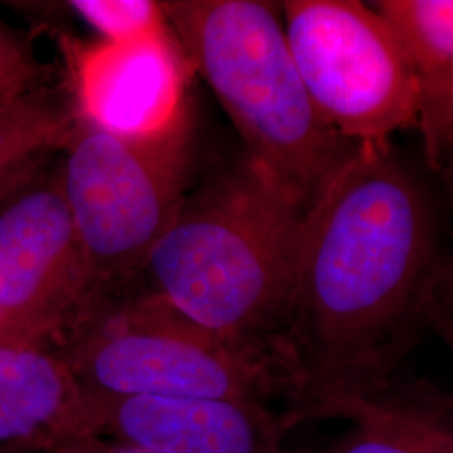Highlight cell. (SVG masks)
Wrapping results in <instances>:
<instances>
[{"mask_svg": "<svg viewBox=\"0 0 453 453\" xmlns=\"http://www.w3.org/2000/svg\"><path fill=\"white\" fill-rule=\"evenodd\" d=\"M440 264L428 200L396 150L357 143L304 213L284 341L299 389L286 428L405 370Z\"/></svg>", "mask_w": 453, "mask_h": 453, "instance_id": "6da1fadb", "label": "cell"}, {"mask_svg": "<svg viewBox=\"0 0 453 453\" xmlns=\"http://www.w3.org/2000/svg\"><path fill=\"white\" fill-rule=\"evenodd\" d=\"M306 205L247 155L187 195L146 260V292L226 340L277 348Z\"/></svg>", "mask_w": 453, "mask_h": 453, "instance_id": "7a4b0ae2", "label": "cell"}, {"mask_svg": "<svg viewBox=\"0 0 453 453\" xmlns=\"http://www.w3.org/2000/svg\"><path fill=\"white\" fill-rule=\"evenodd\" d=\"M162 9L187 63L242 136L247 157L309 209L357 143L318 113L292 58L280 5L168 0Z\"/></svg>", "mask_w": 453, "mask_h": 453, "instance_id": "3957f363", "label": "cell"}, {"mask_svg": "<svg viewBox=\"0 0 453 453\" xmlns=\"http://www.w3.org/2000/svg\"><path fill=\"white\" fill-rule=\"evenodd\" d=\"M58 351L95 395L288 403L299 388L286 351L213 334L146 291L99 304Z\"/></svg>", "mask_w": 453, "mask_h": 453, "instance_id": "277c9868", "label": "cell"}, {"mask_svg": "<svg viewBox=\"0 0 453 453\" xmlns=\"http://www.w3.org/2000/svg\"><path fill=\"white\" fill-rule=\"evenodd\" d=\"M188 113L166 130L125 136L78 116L58 179L97 301L125 296L187 198Z\"/></svg>", "mask_w": 453, "mask_h": 453, "instance_id": "5b68a950", "label": "cell"}, {"mask_svg": "<svg viewBox=\"0 0 453 453\" xmlns=\"http://www.w3.org/2000/svg\"><path fill=\"white\" fill-rule=\"evenodd\" d=\"M292 58L316 110L342 138L383 142L418 130V88L400 35L372 4H279Z\"/></svg>", "mask_w": 453, "mask_h": 453, "instance_id": "8992f818", "label": "cell"}, {"mask_svg": "<svg viewBox=\"0 0 453 453\" xmlns=\"http://www.w3.org/2000/svg\"><path fill=\"white\" fill-rule=\"evenodd\" d=\"M99 304L58 172L0 202V321L11 340L58 349Z\"/></svg>", "mask_w": 453, "mask_h": 453, "instance_id": "52a82bcc", "label": "cell"}, {"mask_svg": "<svg viewBox=\"0 0 453 453\" xmlns=\"http://www.w3.org/2000/svg\"><path fill=\"white\" fill-rule=\"evenodd\" d=\"M59 48L78 116L97 128L146 136L166 130L187 114L190 65L172 31L96 44L59 34Z\"/></svg>", "mask_w": 453, "mask_h": 453, "instance_id": "ba28073f", "label": "cell"}, {"mask_svg": "<svg viewBox=\"0 0 453 453\" xmlns=\"http://www.w3.org/2000/svg\"><path fill=\"white\" fill-rule=\"evenodd\" d=\"M88 393V391H86ZM97 435L157 453H303L280 411L235 398H123L88 393Z\"/></svg>", "mask_w": 453, "mask_h": 453, "instance_id": "9c48e42d", "label": "cell"}, {"mask_svg": "<svg viewBox=\"0 0 453 453\" xmlns=\"http://www.w3.org/2000/svg\"><path fill=\"white\" fill-rule=\"evenodd\" d=\"M97 435L89 396L58 349L0 340V453H52Z\"/></svg>", "mask_w": 453, "mask_h": 453, "instance_id": "30bf717a", "label": "cell"}, {"mask_svg": "<svg viewBox=\"0 0 453 453\" xmlns=\"http://www.w3.org/2000/svg\"><path fill=\"white\" fill-rule=\"evenodd\" d=\"M314 420L351 423L321 453H453L452 393L406 370L376 388L326 402Z\"/></svg>", "mask_w": 453, "mask_h": 453, "instance_id": "8fae6325", "label": "cell"}, {"mask_svg": "<svg viewBox=\"0 0 453 453\" xmlns=\"http://www.w3.org/2000/svg\"><path fill=\"white\" fill-rule=\"evenodd\" d=\"M400 35L418 88V130L428 168L453 196V0H376Z\"/></svg>", "mask_w": 453, "mask_h": 453, "instance_id": "7c38bea8", "label": "cell"}, {"mask_svg": "<svg viewBox=\"0 0 453 453\" xmlns=\"http://www.w3.org/2000/svg\"><path fill=\"white\" fill-rule=\"evenodd\" d=\"M76 121L67 84H54L41 65L0 82V202L31 181L46 155L63 151Z\"/></svg>", "mask_w": 453, "mask_h": 453, "instance_id": "4fadbf2b", "label": "cell"}, {"mask_svg": "<svg viewBox=\"0 0 453 453\" xmlns=\"http://www.w3.org/2000/svg\"><path fill=\"white\" fill-rule=\"evenodd\" d=\"M54 5L78 17L108 42L138 41L170 31L162 2L69 0Z\"/></svg>", "mask_w": 453, "mask_h": 453, "instance_id": "5bb4252c", "label": "cell"}, {"mask_svg": "<svg viewBox=\"0 0 453 453\" xmlns=\"http://www.w3.org/2000/svg\"><path fill=\"white\" fill-rule=\"evenodd\" d=\"M37 67L39 65L27 44L4 22H0V82L29 74Z\"/></svg>", "mask_w": 453, "mask_h": 453, "instance_id": "9a60e30c", "label": "cell"}, {"mask_svg": "<svg viewBox=\"0 0 453 453\" xmlns=\"http://www.w3.org/2000/svg\"><path fill=\"white\" fill-rule=\"evenodd\" d=\"M52 453H157L142 447L101 435L71 438L58 445Z\"/></svg>", "mask_w": 453, "mask_h": 453, "instance_id": "2e32d148", "label": "cell"}, {"mask_svg": "<svg viewBox=\"0 0 453 453\" xmlns=\"http://www.w3.org/2000/svg\"><path fill=\"white\" fill-rule=\"evenodd\" d=\"M423 327L435 333L443 344L447 346L453 365V314L443 308L434 294H430L425 301L423 308ZM453 396V389L450 391Z\"/></svg>", "mask_w": 453, "mask_h": 453, "instance_id": "e0dca14e", "label": "cell"}, {"mask_svg": "<svg viewBox=\"0 0 453 453\" xmlns=\"http://www.w3.org/2000/svg\"><path fill=\"white\" fill-rule=\"evenodd\" d=\"M434 294L438 303L453 314V257L445 264H440Z\"/></svg>", "mask_w": 453, "mask_h": 453, "instance_id": "ac0fdd59", "label": "cell"}, {"mask_svg": "<svg viewBox=\"0 0 453 453\" xmlns=\"http://www.w3.org/2000/svg\"><path fill=\"white\" fill-rule=\"evenodd\" d=\"M0 340L14 341L11 340V336L7 334V331H5V327H4V324H2V321H0Z\"/></svg>", "mask_w": 453, "mask_h": 453, "instance_id": "d6986e66", "label": "cell"}]
</instances>
